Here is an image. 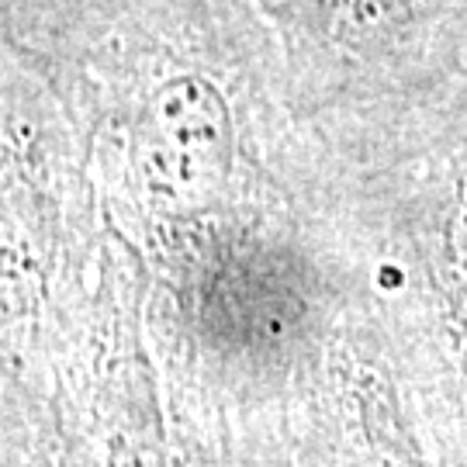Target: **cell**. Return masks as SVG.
<instances>
[{
    "instance_id": "6da1fadb",
    "label": "cell",
    "mask_w": 467,
    "mask_h": 467,
    "mask_svg": "<svg viewBox=\"0 0 467 467\" xmlns=\"http://www.w3.org/2000/svg\"><path fill=\"white\" fill-rule=\"evenodd\" d=\"M146 139L150 167L173 181L212 177L225 163V118L218 98L194 80H181L152 98Z\"/></svg>"
}]
</instances>
